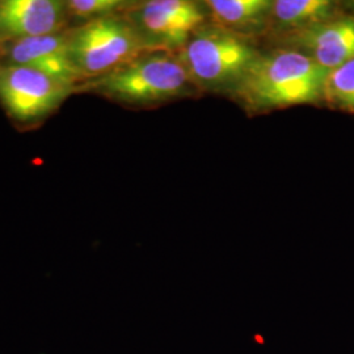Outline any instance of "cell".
Wrapping results in <instances>:
<instances>
[{
    "mask_svg": "<svg viewBox=\"0 0 354 354\" xmlns=\"http://www.w3.org/2000/svg\"><path fill=\"white\" fill-rule=\"evenodd\" d=\"M73 91L37 70L0 64V104L19 124L42 121L57 111Z\"/></svg>",
    "mask_w": 354,
    "mask_h": 354,
    "instance_id": "obj_6",
    "label": "cell"
},
{
    "mask_svg": "<svg viewBox=\"0 0 354 354\" xmlns=\"http://www.w3.org/2000/svg\"><path fill=\"white\" fill-rule=\"evenodd\" d=\"M337 16L336 3L329 0H276L269 30L289 37Z\"/></svg>",
    "mask_w": 354,
    "mask_h": 354,
    "instance_id": "obj_11",
    "label": "cell"
},
{
    "mask_svg": "<svg viewBox=\"0 0 354 354\" xmlns=\"http://www.w3.org/2000/svg\"><path fill=\"white\" fill-rule=\"evenodd\" d=\"M324 102L333 109L354 113V57L329 71L324 87Z\"/></svg>",
    "mask_w": 354,
    "mask_h": 354,
    "instance_id": "obj_12",
    "label": "cell"
},
{
    "mask_svg": "<svg viewBox=\"0 0 354 354\" xmlns=\"http://www.w3.org/2000/svg\"><path fill=\"white\" fill-rule=\"evenodd\" d=\"M125 16L134 26L145 51L177 53L203 26L207 12L203 3L150 0L133 4Z\"/></svg>",
    "mask_w": 354,
    "mask_h": 354,
    "instance_id": "obj_5",
    "label": "cell"
},
{
    "mask_svg": "<svg viewBox=\"0 0 354 354\" xmlns=\"http://www.w3.org/2000/svg\"><path fill=\"white\" fill-rule=\"evenodd\" d=\"M329 71L294 49L260 54L232 99L251 114L324 102Z\"/></svg>",
    "mask_w": 354,
    "mask_h": 354,
    "instance_id": "obj_1",
    "label": "cell"
},
{
    "mask_svg": "<svg viewBox=\"0 0 354 354\" xmlns=\"http://www.w3.org/2000/svg\"><path fill=\"white\" fill-rule=\"evenodd\" d=\"M134 3L122 0H70L66 1L68 17L80 20H96L125 13Z\"/></svg>",
    "mask_w": 354,
    "mask_h": 354,
    "instance_id": "obj_13",
    "label": "cell"
},
{
    "mask_svg": "<svg viewBox=\"0 0 354 354\" xmlns=\"http://www.w3.org/2000/svg\"><path fill=\"white\" fill-rule=\"evenodd\" d=\"M0 48L4 64L37 70L73 89L79 88L83 83L70 55L68 30L3 42Z\"/></svg>",
    "mask_w": 354,
    "mask_h": 354,
    "instance_id": "obj_7",
    "label": "cell"
},
{
    "mask_svg": "<svg viewBox=\"0 0 354 354\" xmlns=\"http://www.w3.org/2000/svg\"><path fill=\"white\" fill-rule=\"evenodd\" d=\"M294 50L332 71L354 57V17L337 16L288 37Z\"/></svg>",
    "mask_w": 354,
    "mask_h": 354,
    "instance_id": "obj_9",
    "label": "cell"
},
{
    "mask_svg": "<svg viewBox=\"0 0 354 354\" xmlns=\"http://www.w3.org/2000/svg\"><path fill=\"white\" fill-rule=\"evenodd\" d=\"M67 19L66 1L3 0L0 1V44L59 33Z\"/></svg>",
    "mask_w": 354,
    "mask_h": 354,
    "instance_id": "obj_8",
    "label": "cell"
},
{
    "mask_svg": "<svg viewBox=\"0 0 354 354\" xmlns=\"http://www.w3.org/2000/svg\"><path fill=\"white\" fill-rule=\"evenodd\" d=\"M88 89L130 106H153L193 97L198 89L190 80L176 53L146 51L113 71L86 82Z\"/></svg>",
    "mask_w": 354,
    "mask_h": 354,
    "instance_id": "obj_2",
    "label": "cell"
},
{
    "mask_svg": "<svg viewBox=\"0 0 354 354\" xmlns=\"http://www.w3.org/2000/svg\"><path fill=\"white\" fill-rule=\"evenodd\" d=\"M198 92L232 96L261 53L251 39L221 26H200L176 53Z\"/></svg>",
    "mask_w": 354,
    "mask_h": 354,
    "instance_id": "obj_3",
    "label": "cell"
},
{
    "mask_svg": "<svg viewBox=\"0 0 354 354\" xmlns=\"http://www.w3.org/2000/svg\"><path fill=\"white\" fill-rule=\"evenodd\" d=\"M213 24L243 37L269 30L272 0H207L203 1Z\"/></svg>",
    "mask_w": 354,
    "mask_h": 354,
    "instance_id": "obj_10",
    "label": "cell"
},
{
    "mask_svg": "<svg viewBox=\"0 0 354 354\" xmlns=\"http://www.w3.org/2000/svg\"><path fill=\"white\" fill-rule=\"evenodd\" d=\"M68 48L83 82L105 75L146 53L125 13L68 29Z\"/></svg>",
    "mask_w": 354,
    "mask_h": 354,
    "instance_id": "obj_4",
    "label": "cell"
}]
</instances>
